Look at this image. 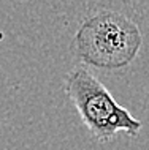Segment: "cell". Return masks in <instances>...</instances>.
Returning <instances> with one entry per match:
<instances>
[{
    "label": "cell",
    "instance_id": "cell-1",
    "mask_svg": "<svg viewBox=\"0 0 149 150\" xmlns=\"http://www.w3.org/2000/svg\"><path fill=\"white\" fill-rule=\"evenodd\" d=\"M143 36L138 25L116 11H98L76 32L73 47L79 59L100 70H122L138 55Z\"/></svg>",
    "mask_w": 149,
    "mask_h": 150
},
{
    "label": "cell",
    "instance_id": "cell-2",
    "mask_svg": "<svg viewBox=\"0 0 149 150\" xmlns=\"http://www.w3.org/2000/svg\"><path fill=\"white\" fill-rule=\"evenodd\" d=\"M65 93L76 108L83 123L100 142H108L118 134L138 136L141 122L113 98L106 87L84 67H75L67 74Z\"/></svg>",
    "mask_w": 149,
    "mask_h": 150
}]
</instances>
